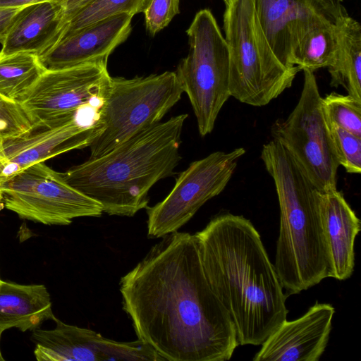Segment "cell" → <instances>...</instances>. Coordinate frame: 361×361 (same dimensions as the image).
<instances>
[{"mask_svg": "<svg viewBox=\"0 0 361 361\" xmlns=\"http://www.w3.org/2000/svg\"><path fill=\"white\" fill-rule=\"evenodd\" d=\"M180 0H147L143 13L147 30L152 35L166 27L179 13Z\"/></svg>", "mask_w": 361, "mask_h": 361, "instance_id": "cell-27", "label": "cell"}, {"mask_svg": "<svg viewBox=\"0 0 361 361\" xmlns=\"http://www.w3.org/2000/svg\"><path fill=\"white\" fill-rule=\"evenodd\" d=\"M342 0H252L255 13L278 60L293 68V55L301 39L314 27L337 23L348 14Z\"/></svg>", "mask_w": 361, "mask_h": 361, "instance_id": "cell-12", "label": "cell"}, {"mask_svg": "<svg viewBox=\"0 0 361 361\" xmlns=\"http://www.w3.org/2000/svg\"><path fill=\"white\" fill-rule=\"evenodd\" d=\"M133 16L128 13H119L63 37L39 56L42 65L48 71L107 61L114 49L130 35Z\"/></svg>", "mask_w": 361, "mask_h": 361, "instance_id": "cell-16", "label": "cell"}, {"mask_svg": "<svg viewBox=\"0 0 361 361\" xmlns=\"http://www.w3.org/2000/svg\"><path fill=\"white\" fill-rule=\"evenodd\" d=\"M45 71L35 54H0V95L18 102Z\"/></svg>", "mask_w": 361, "mask_h": 361, "instance_id": "cell-21", "label": "cell"}, {"mask_svg": "<svg viewBox=\"0 0 361 361\" xmlns=\"http://www.w3.org/2000/svg\"><path fill=\"white\" fill-rule=\"evenodd\" d=\"M3 206V204H2V197H1V194L0 192V209Z\"/></svg>", "mask_w": 361, "mask_h": 361, "instance_id": "cell-32", "label": "cell"}, {"mask_svg": "<svg viewBox=\"0 0 361 361\" xmlns=\"http://www.w3.org/2000/svg\"><path fill=\"white\" fill-rule=\"evenodd\" d=\"M31 126L19 103L0 95V140L20 135Z\"/></svg>", "mask_w": 361, "mask_h": 361, "instance_id": "cell-26", "label": "cell"}, {"mask_svg": "<svg viewBox=\"0 0 361 361\" xmlns=\"http://www.w3.org/2000/svg\"><path fill=\"white\" fill-rule=\"evenodd\" d=\"M106 63L45 71L18 102L32 125L75 118L82 109L102 102L111 78Z\"/></svg>", "mask_w": 361, "mask_h": 361, "instance_id": "cell-11", "label": "cell"}, {"mask_svg": "<svg viewBox=\"0 0 361 361\" xmlns=\"http://www.w3.org/2000/svg\"><path fill=\"white\" fill-rule=\"evenodd\" d=\"M189 51L176 71L190 102L200 135L212 133L218 115L231 97L227 42L207 8L198 11L186 31Z\"/></svg>", "mask_w": 361, "mask_h": 361, "instance_id": "cell-7", "label": "cell"}, {"mask_svg": "<svg viewBox=\"0 0 361 361\" xmlns=\"http://www.w3.org/2000/svg\"><path fill=\"white\" fill-rule=\"evenodd\" d=\"M328 123L339 166H343L348 173H360L361 137L335 124Z\"/></svg>", "mask_w": 361, "mask_h": 361, "instance_id": "cell-25", "label": "cell"}, {"mask_svg": "<svg viewBox=\"0 0 361 361\" xmlns=\"http://www.w3.org/2000/svg\"><path fill=\"white\" fill-rule=\"evenodd\" d=\"M341 20L322 23L307 32L293 52V65L300 71L308 69L314 72L329 67L336 56Z\"/></svg>", "mask_w": 361, "mask_h": 361, "instance_id": "cell-22", "label": "cell"}, {"mask_svg": "<svg viewBox=\"0 0 361 361\" xmlns=\"http://www.w3.org/2000/svg\"><path fill=\"white\" fill-rule=\"evenodd\" d=\"M326 121L361 137V101L336 92L322 99Z\"/></svg>", "mask_w": 361, "mask_h": 361, "instance_id": "cell-24", "label": "cell"}, {"mask_svg": "<svg viewBox=\"0 0 361 361\" xmlns=\"http://www.w3.org/2000/svg\"><path fill=\"white\" fill-rule=\"evenodd\" d=\"M2 204L21 219L67 226L73 219L99 217V203L68 185L44 162L33 164L0 183Z\"/></svg>", "mask_w": 361, "mask_h": 361, "instance_id": "cell-9", "label": "cell"}, {"mask_svg": "<svg viewBox=\"0 0 361 361\" xmlns=\"http://www.w3.org/2000/svg\"><path fill=\"white\" fill-rule=\"evenodd\" d=\"M303 72L297 104L286 119L274 123L271 131L273 139L285 148L312 184L326 192L336 189L339 164L314 72Z\"/></svg>", "mask_w": 361, "mask_h": 361, "instance_id": "cell-8", "label": "cell"}, {"mask_svg": "<svg viewBox=\"0 0 361 361\" xmlns=\"http://www.w3.org/2000/svg\"><path fill=\"white\" fill-rule=\"evenodd\" d=\"M260 158L274 180L280 209L274 265L286 293L298 294L328 278L321 191L277 140L263 145Z\"/></svg>", "mask_w": 361, "mask_h": 361, "instance_id": "cell-4", "label": "cell"}, {"mask_svg": "<svg viewBox=\"0 0 361 361\" xmlns=\"http://www.w3.org/2000/svg\"><path fill=\"white\" fill-rule=\"evenodd\" d=\"M245 153L243 147L217 151L192 162L161 202L146 207L147 236L158 238L178 231L203 204L224 190Z\"/></svg>", "mask_w": 361, "mask_h": 361, "instance_id": "cell-10", "label": "cell"}, {"mask_svg": "<svg viewBox=\"0 0 361 361\" xmlns=\"http://www.w3.org/2000/svg\"><path fill=\"white\" fill-rule=\"evenodd\" d=\"M22 8V7H21ZM21 8H0V43L4 41Z\"/></svg>", "mask_w": 361, "mask_h": 361, "instance_id": "cell-28", "label": "cell"}, {"mask_svg": "<svg viewBox=\"0 0 361 361\" xmlns=\"http://www.w3.org/2000/svg\"><path fill=\"white\" fill-rule=\"evenodd\" d=\"M1 279H0V283H1Z\"/></svg>", "mask_w": 361, "mask_h": 361, "instance_id": "cell-34", "label": "cell"}, {"mask_svg": "<svg viewBox=\"0 0 361 361\" xmlns=\"http://www.w3.org/2000/svg\"><path fill=\"white\" fill-rule=\"evenodd\" d=\"M65 25V13L60 0L23 6L1 43L0 54L30 52L40 56L57 43Z\"/></svg>", "mask_w": 361, "mask_h": 361, "instance_id": "cell-18", "label": "cell"}, {"mask_svg": "<svg viewBox=\"0 0 361 361\" xmlns=\"http://www.w3.org/2000/svg\"><path fill=\"white\" fill-rule=\"evenodd\" d=\"M63 6L66 25L80 9L93 0H60ZM66 26V25H65Z\"/></svg>", "mask_w": 361, "mask_h": 361, "instance_id": "cell-29", "label": "cell"}, {"mask_svg": "<svg viewBox=\"0 0 361 361\" xmlns=\"http://www.w3.org/2000/svg\"><path fill=\"white\" fill-rule=\"evenodd\" d=\"M327 68L331 86H341L361 101V25L349 15L339 23L336 56Z\"/></svg>", "mask_w": 361, "mask_h": 361, "instance_id": "cell-20", "label": "cell"}, {"mask_svg": "<svg viewBox=\"0 0 361 361\" xmlns=\"http://www.w3.org/2000/svg\"><path fill=\"white\" fill-rule=\"evenodd\" d=\"M334 307L316 302L300 317L285 320L261 345L254 361H318L328 345Z\"/></svg>", "mask_w": 361, "mask_h": 361, "instance_id": "cell-15", "label": "cell"}, {"mask_svg": "<svg viewBox=\"0 0 361 361\" xmlns=\"http://www.w3.org/2000/svg\"><path fill=\"white\" fill-rule=\"evenodd\" d=\"M99 133L95 121L75 117L32 124L20 135L0 140V183L33 164L89 147Z\"/></svg>", "mask_w": 361, "mask_h": 361, "instance_id": "cell-14", "label": "cell"}, {"mask_svg": "<svg viewBox=\"0 0 361 361\" xmlns=\"http://www.w3.org/2000/svg\"><path fill=\"white\" fill-rule=\"evenodd\" d=\"M52 329H35L31 338L39 361H160L164 360L145 342H120L88 329L66 324L54 317Z\"/></svg>", "mask_w": 361, "mask_h": 361, "instance_id": "cell-13", "label": "cell"}, {"mask_svg": "<svg viewBox=\"0 0 361 361\" xmlns=\"http://www.w3.org/2000/svg\"><path fill=\"white\" fill-rule=\"evenodd\" d=\"M4 331L0 328V341H1V334L2 333L4 332ZM4 358L2 356V353H1V348H0V361H4Z\"/></svg>", "mask_w": 361, "mask_h": 361, "instance_id": "cell-31", "label": "cell"}, {"mask_svg": "<svg viewBox=\"0 0 361 361\" xmlns=\"http://www.w3.org/2000/svg\"><path fill=\"white\" fill-rule=\"evenodd\" d=\"M195 235L207 279L239 345H261L286 320L288 295L259 233L249 219L225 212Z\"/></svg>", "mask_w": 361, "mask_h": 361, "instance_id": "cell-2", "label": "cell"}, {"mask_svg": "<svg viewBox=\"0 0 361 361\" xmlns=\"http://www.w3.org/2000/svg\"><path fill=\"white\" fill-rule=\"evenodd\" d=\"M43 1L48 0H0V8H21Z\"/></svg>", "mask_w": 361, "mask_h": 361, "instance_id": "cell-30", "label": "cell"}, {"mask_svg": "<svg viewBox=\"0 0 361 361\" xmlns=\"http://www.w3.org/2000/svg\"><path fill=\"white\" fill-rule=\"evenodd\" d=\"M320 212L328 256V277L346 280L354 271L355 240L361 229L360 220L337 189L321 191Z\"/></svg>", "mask_w": 361, "mask_h": 361, "instance_id": "cell-17", "label": "cell"}, {"mask_svg": "<svg viewBox=\"0 0 361 361\" xmlns=\"http://www.w3.org/2000/svg\"><path fill=\"white\" fill-rule=\"evenodd\" d=\"M227 1V0H224V2H225V1Z\"/></svg>", "mask_w": 361, "mask_h": 361, "instance_id": "cell-33", "label": "cell"}, {"mask_svg": "<svg viewBox=\"0 0 361 361\" xmlns=\"http://www.w3.org/2000/svg\"><path fill=\"white\" fill-rule=\"evenodd\" d=\"M183 93L176 72L126 79L111 77L97 109L100 130L90 145V157L111 152L138 132L161 122Z\"/></svg>", "mask_w": 361, "mask_h": 361, "instance_id": "cell-6", "label": "cell"}, {"mask_svg": "<svg viewBox=\"0 0 361 361\" xmlns=\"http://www.w3.org/2000/svg\"><path fill=\"white\" fill-rule=\"evenodd\" d=\"M224 28L230 56L231 97L253 106L276 99L300 71L276 57L256 18L252 0H227Z\"/></svg>", "mask_w": 361, "mask_h": 361, "instance_id": "cell-5", "label": "cell"}, {"mask_svg": "<svg viewBox=\"0 0 361 361\" xmlns=\"http://www.w3.org/2000/svg\"><path fill=\"white\" fill-rule=\"evenodd\" d=\"M188 114L171 117L135 134L107 154L61 173L73 188L99 203L109 215L133 216L146 208L148 192L169 177L181 159Z\"/></svg>", "mask_w": 361, "mask_h": 361, "instance_id": "cell-3", "label": "cell"}, {"mask_svg": "<svg viewBox=\"0 0 361 361\" xmlns=\"http://www.w3.org/2000/svg\"><path fill=\"white\" fill-rule=\"evenodd\" d=\"M146 2L147 0H93L67 22L59 40L85 27L117 14L128 13L135 16L143 12Z\"/></svg>", "mask_w": 361, "mask_h": 361, "instance_id": "cell-23", "label": "cell"}, {"mask_svg": "<svg viewBox=\"0 0 361 361\" xmlns=\"http://www.w3.org/2000/svg\"><path fill=\"white\" fill-rule=\"evenodd\" d=\"M54 317L51 297L45 286L1 280L0 328L4 331L11 328L21 331H32Z\"/></svg>", "mask_w": 361, "mask_h": 361, "instance_id": "cell-19", "label": "cell"}, {"mask_svg": "<svg viewBox=\"0 0 361 361\" xmlns=\"http://www.w3.org/2000/svg\"><path fill=\"white\" fill-rule=\"evenodd\" d=\"M139 340L168 361H226L239 345L234 324L205 276L195 235L176 231L120 281Z\"/></svg>", "mask_w": 361, "mask_h": 361, "instance_id": "cell-1", "label": "cell"}]
</instances>
